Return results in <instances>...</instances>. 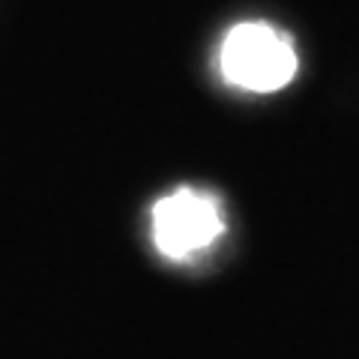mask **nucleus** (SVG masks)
I'll use <instances>...</instances> for the list:
<instances>
[{"label": "nucleus", "instance_id": "f257e3e1", "mask_svg": "<svg viewBox=\"0 0 359 359\" xmlns=\"http://www.w3.org/2000/svg\"><path fill=\"white\" fill-rule=\"evenodd\" d=\"M222 72L237 87L269 93V90L285 87L294 78V45L269 25H240L224 36Z\"/></svg>", "mask_w": 359, "mask_h": 359}, {"label": "nucleus", "instance_id": "f03ea898", "mask_svg": "<svg viewBox=\"0 0 359 359\" xmlns=\"http://www.w3.org/2000/svg\"><path fill=\"white\" fill-rule=\"evenodd\" d=\"M153 233L156 245L168 257H186L207 249L222 233L216 201L192 189H180L171 198H162L153 210Z\"/></svg>", "mask_w": 359, "mask_h": 359}]
</instances>
